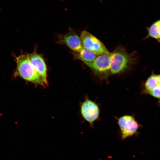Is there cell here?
I'll return each instance as SVG.
<instances>
[{"label":"cell","mask_w":160,"mask_h":160,"mask_svg":"<svg viewBox=\"0 0 160 160\" xmlns=\"http://www.w3.org/2000/svg\"><path fill=\"white\" fill-rule=\"evenodd\" d=\"M137 59L135 53H129L123 46L117 47L111 53V74L120 73L128 70L135 63Z\"/></svg>","instance_id":"6da1fadb"},{"label":"cell","mask_w":160,"mask_h":160,"mask_svg":"<svg viewBox=\"0 0 160 160\" xmlns=\"http://www.w3.org/2000/svg\"><path fill=\"white\" fill-rule=\"evenodd\" d=\"M16 59L17 72L21 77L28 81L46 86L29 61L27 55H20Z\"/></svg>","instance_id":"7a4b0ae2"},{"label":"cell","mask_w":160,"mask_h":160,"mask_svg":"<svg viewBox=\"0 0 160 160\" xmlns=\"http://www.w3.org/2000/svg\"><path fill=\"white\" fill-rule=\"evenodd\" d=\"M111 57L110 52L108 54L98 55L94 60L87 66L100 78L106 79L111 75Z\"/></svg>","instance_id":"3957f363"},{"label":"cell","mask_w":160,"mask_h":160,"mask_svg":"<svg viewBox=\"0 0 160 160\" xmlns=\"http://www.w3.org/2000/svg\"><path fill=\"white\" fill-rule=\"evenodd\" d=\"M80 38L84 48L98 55L110 53L101 41L87 31L82 32Z\"/></svg>","instance_id":"277c9868"},{"label":"cell","mask_w":160,"mask_h":160,"mask_svg":"<svg viewBox=\"0 0 160 160\" xmlns=\"http://www.w3.org/2000/svg\"><path fill=\"white\" fill-rule=\"evenodd\" d=\"M118 124L122 139L133 135L137 132L138 128L137 122L133 117L129 115L124 116L120 118Z\"/></svg>","instance_id":"5b68a950"},{"label":"cell","mask_w":160,"mask_h":160,"mask_svg":"<svg viewBox=\"0 0 160 160\" xmlns=\"http://www.w3.org/2000/svg\"><path fill=\"white\" fill-rule=\"evenodd\" d=\"M28 60L46 86L48 84L47 68L42 57L36 52L27 54Z\"/></svg>","instance_id":"8992f818"},{"label":"cell","mask_w":160,"mask_h":160,"mask_svg":"<svg viewBox=\"0 0 160 160\" xmlns=\"http://www.w3.org/2000/svg\"><path fill=\"white\" fill-rule=\"evenodd\" d=\"M81 111L83 117L91 124H92L97 119L99 113L97 105L88 99H87L82 104Z\"/></svg>","instance_id":"52a82bcc"},{"label":"cell","mask_w":160,"mask_h":160,"mask_svg":"<svg viewBox=\"0 0 160 160\" xmlns=\"http://www.w3.org/2000/svg\"><path fill=\"white\" fill-rule=\"evenodd\" d=\"M59 41L76 52H79L83 48L80 38L72 29L70 30L66 34L60 37Z\"/></svg>","instance_id":"ba28073f"},{"label":"cell","mask_w":160,"mask_h":160,"mask_svg":"<svg viewBox=\"0 0 160 160\" xmlns=\"http://www.w3.org/2000/svg\"><path fill=\"white\" fill-rule=\"evenodd\" d=\"M145 92L160 99V74H153L148 78L145 84Z\"/></svg>","instance_id":"9c48e42d"},{"label":"cell","mask_w":160,"mask_h":160,"mask_svg":"<svg viewBox=\"0 0 160 160\" xmlns=\"http://www.w3.org/2000/svg\"><path fill=\"white\" fill-rule=\"evenodd\" d=\"M98 55L84 48L79 52H76V58L83 61L88 66L91 63Z\"/></svg>","instance_id":"30bf717a"},{"label":"cell","mask_w":160,"mask_h":160,"mask_svg":"<svg viewBox=\"0 0 160 160\" xmlns=\"http://www.w3.org/2000/svg\"><path fill=\"white\" fill-rule=\"evenodd\" d=\"M146 37L152 38L160 42V20L154 22L148 28Z\"/></svg>","instance_id":"8fae6325"}]
</instances>
